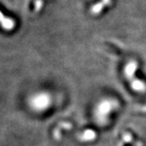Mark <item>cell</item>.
Returning a JSON list of instances; mask_svg holds the SVG:
<instances>
[{"label":"cell","instance_id":"3957f363","mask_svg":"<svg viewBox=\"0 0 146 146\" xmlns=\"http://www.w3.org/2000/svg\"><path fill=\"white\" fill-rule=\"evenodd\" d=\"M0 24H1L2 28L4 29L5 30H11L12 29H14V27L16 25L15 21L11 18H9V17H5V19Z\"/></svg>","mask_w":146,"mask_h":146},{"label":"cell","instance_id":"7a4b0ae2","mask_svg":"<svg viewBox=\"0 0 146 146\" xmlns=\"http://www.w3.org/2000/svg\"><path fill=\"white\" fill-rule=\"evenodd\" d=\"M114 107V106L112 105V102L110 101H104L102 102H101L97 109V115H98V119L101 121H104L110 112H111L112 108Z\"/></svg>","mask_w":146,"mask_h":146},{"label":"cell","instance_id":"5b68a950","mask_svg":"<svg viewBox=\"0 0 146 146\" xmlns=\"http://www.w3.org/2000/svg\"><path fill=\"white\" fill-rule=\"evenodd\" d=\"M4 19H5V16H3V13H2V12L0 11V23H1L2 21H3Z\"/></svg>","mask_w":146,"mask_h":146},{"label":"cell","instance_id":"6da1fadb","mask_svg":"<svg viewBox=\"0 0 146 146\" xmlns=\"http://www.w3.org/2000/svg\"><path fill=\"white\" fill-rule=\"evenodd\" d=\"M29 104L33 110L36 111H44L51 104V98L48 94L39 93L32 96Z\"/></svg>","mask_w":146,"mask_h":146},{"label":"cell","instance_id":"277c9868","mask_svg":"<svg viewBox=\"0 0 146 146\" xmlns=\"http://www.w3.org/2000/svg\"><path fill=\"white\" fill-rule=\"evenodd\" d=\"M41 6H42V0H36V10L38 11L40 9V7H41Z\"/></svg>","mask_w":146,"mask_h":146}]
</instances>
